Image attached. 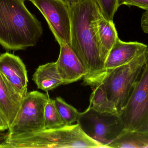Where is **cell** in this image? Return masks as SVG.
Returning <instances> with one entry per match:
<instances>
[{
    "instance_id": "6da1fadb",
    "label": "cell",
    "mask_w": 148,
    "mask_h": 148,
    "mask_svg": "<svg viewBox=\"0 0 148 148\" xmlns=\"http://www.w3.org/2000/svg\"><path fill=\"white\" fill-rule=\"evenodd\" d=\"M71 20L70 46L86 70L83 83L95 88L107 71L100 54L98 23L103 17L94 0H82L69 7Z\"/></svg>"
},
{
    "instance_id": "7a4b0ae2",
    "label": "cell",
    "mask_w": 148,
    "mask_h": 148,
    "mask_svg": "<svg viewBox=\"0 0 148 148\" xmlns=\"http://www.w3.org/2000/svg\"><path fill=\"white\" fill-rule=\"evenodd\" d=\"M24 0H0V45L7 50H23L36 45L43 33L40 22Z\"/></svg>"
},
{
    "instance_id": "3957f363",
    "label": "cell",
    "mask_w": 148,
    "mask_h": 148,
    "mask_svg": "<svg viewBox=\"0 0 148 148\" xmlns=\"http://www.w3.org/2000/svg\"><path fill=\"white\" fill-rule=\"evenodd\" d=\"M5 148H105L86 135L77 123L7 139Z\"/></svg>"
},
{
    "instance_id": "277c9868",
    "label": "cell",
    "mask_w": 148,
    "mask_h": 148,
    "mask_svg": "<svg viewBox=\"0 0 148 148\" xmlns=\"http://www.w3.org/2000/svg\"><path fill=\"white\" fill-rule=\"evenodd\" d=\"M148 64V48L122 66L107 71L102 83L118 113L123 108Z\"/></svg>"
},
{
    "instance_id": "5b68a950",
    "label": "cell",
    "mask_w": 148,
    "mask_h": 148,
    "mask_svg": "<svg viewBox=\"0 0 148 148\" xmlns=\"http://www.w3.org/2000/svg\"><path fill=\"white\" fill-rule=\"evenodd\" d=\"M49 98L38 91L28 93L9 128L8 139L45 129L44 109Z\"/></svg>"
},
{
    "instance_id": "8992f818",
    "label": "cell",
    "mask_w": 148,
    "mask_h": 148,
    "mask_svg": "<svg viewBox=\"0 0 148 148\" xmlns=\"http://www.w3.org/2000/svg\"><path fill=\"white\" fill-rule=\"evenodd\" d=\"M77 122L86 135L105 148L124 130L119 114L100 113L89 107L79 113Z\"/></svg>"
},
{
    "instance_id": "52a82bcc",
    "label": "cell",
    "mask_w": 148,
    "mask_h": 148,
    "mask_svg": "<svg viewBox=\"0 0 148 148\" xmlns=\"http://www.w3.org/2000/svg\"><path fill=\"white\" fill-rule=\"evenodd\" d=\"M119 114L127 131H137L148 122V64Z\"/></svg>"
},
{
    "instance_id": "ba28073f",
    "label": "cell",
    "mask_w": 148,
    "mask_h": 148,
    "mask_svg": "<svg viewBox=\"0 0 148 148\" xmlns=\"http://www.w3.org/2000/svg\"><path fill=\"white\" fill-rule=\"evenodd\" d=\"M48 23L60 45L71 41V20L69 7L61 0H31Z\"/></svg>"
},
{
    "instance_id": "9c48e42d",
    "label": "cell",
    "mask_w": 148,
    "mask_h": 148,
    "mask_svg": "<svg viewBox=\"0 0 148 148\" xmlns=\"http://www.w3.org/2000/svg\"><path fill=\"white\" fill-rule=\"evenodd\" d=\"M0 73L22 96H26L28 93L27 72L19 56L8 52L1 54Z\"/></svg>"
},
{
    "instance_id": "30bf717a",
    "label": "cell",
    "mask_w": 148,
    "mask_h": 148,
    "mask_svg": "<svg viewBox=\"0 0 148 148\" xmlns=\"http://www.w3.org/2000/svg\"><path fill=\"white\" fill-rule=\"evenodd\" d=\"M60 45V54L56 63L64 85L83 78L86 75V70L70 45L68 44Z\"/></svg>"
},
{
    "instance_id": "8fae6325",
    "label": "cell",
    "mask_w": 148,
    "mask_h": 148,
    "mask_svg": "<svg viewBox=\"0 0 148 148\" xmlns=\"http://www.w3.org/2000/svg\"><path fill=\"white\" fill-rule=\"evenodd\" d=\"M148 48L138 42H124L119 38L110 51L104 63L107 71L122 66L132 61Z\"/></svg>"
},
{
    "instance_id": "7c38bea8",
    "label": "cell",
    "mask_w": 148,
    "mask_h": 148,
    "mask_svg": "<svg viewBox=\"0 0 148 148\" xmlns=\"http://www.w3.org/2000/svg\"><path fill=\"white\" fill-rule=\"evenodd\" d=\"M23 98L0 73V109L5 115L9 127L17 114Z\"/></svg>"
},
{
    "instance_id": "4fadbf2b",
    "label": "cell",
    "mask_w": 148,
    "mask_h": 148,
    "mask_svg": "<svg viewBox=\"0 0 148 148\" xmlns=\"http://www.w3.org/2000/svg\"><path fill=\"white\" fill-rule=\"evenodd\" d=\"M33 80L38 89L46 92L64 84L56 62L39 66L33 75Z\"/></svg>"
},
{
    "instance_id": "5bb4252c",
    "label": "cell",
    "mask_w": 148,
    "mask_h": 148,
    "mask_svg": "<svg viewBox=\"0 0 148 148\" xmlns=\"http://www.w3.org/2000/svg\"><path fill=\"white\" fill-rule=\"evenodd\" d=\"M98 30L101 57L105 63L110 51L119 37L113 21H108L103 17L98 21Z\"/></svg>"
},
{
    "instance_id": "9a60e30c",
    "label": "cell",
    "mask_w": 148,
    "mask_h": 148,
    "mask_svg": "<svg viewBox=\"0 0 148 148\" xmlns=\"http://www.w3.org/2000/svg\"><path fill=\"white\" fill-rule=\"evenodd\" d=\"M148 148V134L124 129L108 148Z\"/></svg>"
},
{
    "instance_id": "2e32d148",
    "label": "cell",
    "mask_w": 148,
    "mask_h": 148,
    "mask_svg": "<svg viewBox=\"0 0 148 148\" xmlns=\"http://www.w3.org/2000/svg\"><path fill=\"white\" fill-rule=\"evenodd\" d=\"M89 107L100 113L119 114L114 104L108 98L102 83L95 88L90 96Z\"/></svg>"
},
{
    "instance_id": "e0dca14e",
    "label": "cell",
    "mask_w": 148,
    "mask_h": 148,
    "mask_svg": "<svg viewBox=\"0 0 148 148\" xmlns=\"http://www.w3.org/2000/svg\"><path fill=\"white\" fill-rule=\"evenodd\" d=\"M45 129L60 128L66 126L60 116L54 100L49 98L44 109Z\"/></svg>"
},
{
    "instance_id": "ac0fdd59",
    "label": "cell",
    "mask_w": 148,
    "mask_h": 148,
    "mask_svg": "<svg viewBox=\"0 0 148 148\" xmlns=\"http://www.w3.org/2000/svg\"><path fill=\"white\" fill-rule=\"evenodd\" d=\"M54 101L57 110L66 126L72 125L77 122L79 113L75 108L66 102L61 97H57Z\"/></svg>"
},
{
    "instance_id": "d6986e66",
    "label": "cell",
    "mask_w": 148,
    "mask_h": 148,
    "mask_svg": "<svg viewBox=\"0 0 148 148\" xmlns=\"http://www.w3.org/2000/svg\"><path fill=\"white\" fill-rule=\"evenodd\" d=\"M96 3L103 17L113 21L114 15L119 6L118 0H94Z\"/></svg>"
},
{
    "instance_id": "ffe728a7",
    "label": "cell",
    "mask_w": 148,
    "mask_h": 148,
    "mask_svg": "<svg viewBox=\"0 0 148 148\" xmlns=\"http://www.w3.org/2000/svg\"><path fill=\"white\" fill-rule=\"evenodd\" d=\"M118 5L136 6L148 11V0H118Z\"/></svg>"
},
{
    "instance_id": "44dd1931",
    "label": "cell",
    "mask_w": 148,
    "mask_h": 148,
    "mask_svg": "<svg viewBox=\"0 0 148 148\" xmlns=\"http://www.w3.org/2000/svg\"><path fill=\"white\" fill-rule=\"evenodd\" d=\"M9 125L8 122L1 109H0V132L8 130Z\"/></svg>"
},
{
    "instance_id": "7402d4cb",
    "label": "cell",
    "mask_w": 148,
    "mask_h": 148,
    "mask_svg": "<svg viewBox=\"0 0 148 148\" xmlns=\"http://www.w3.org/2000/svg\"><path fill=\"white\" fill-rule=\"evenodd\" d=\"M141 24L143 32L148 34V11H145L143 14Z\"/></svg>"
},
{
    "instance_id": "603a6c76",
    "label": "cell",
    "mask_w": 148,
    "mask_h": 148,
    "mask_svg": "<svg viewBox=\"0 0 148 148\" xmlns=\"http://www.w3.org/2000/svg\"><path fill=\"white\" fill-rule=\"evenodd\" d=\"M8 137V133L4 134L0 132V148H3Z\"/></svg>"
},
{
    "instance_id": "cb8c5ba5",
    "label": "cell",
    "mask_w": 148,
    "mask_h": 148,
    "mask_svg": "<svg viewBox=\"0 0 148 148\" xmlns=\"http://www.w3.org/2000/svg\"><path fill=\"white\" fill-rule=\"evenodd\" d=\"M61 1L65 3L69 7H71L82 0H61Z\"/></svg>"
},
{
    "instance_id": "d4e9b609",
    "label": "cell",
    "mask_w": 148,
    "mask_h": 148,
    "mask_svg": "<svg viewBox=\"0 0 148 148\" xmlns=\"http://www.w3.org/2000/svg\"><path fill=\"white\" fill-rule=\"evenodd\" d=\"M136 131L141 133H143V134H148V122Z\"/></svg>"
},
{
    "instance_id": "484cf974",
    "label": "cell",
    "mask_w": 148,
    "mask_h": 148,
    "mask_svg": "<svg viewBox=\"0 0 148 148\" xmlns=\"http://www.w3.org/2000/svg\"><path fill=\"white\" fill-rule=\"evenodd\" d=\"M28 1H31V0H28Z\"/></svg>"
}]
</instances>
